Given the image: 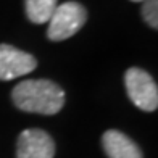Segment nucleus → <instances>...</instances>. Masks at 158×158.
<instances>
[{
  "instance_id": "f257e3e1",
  "label": "nucleus",
  "mask_w": 158,
  "mask_h": 158,
  "mask_svg": "<svg viewBox=\"0 0 158 158\" xmlns=\"http://www.w3.org/2000/svg\"><path fill=\"white\" fill-rule=\"evenodd\" d=\"M11 98L19 110L39 114H55L64 105V92L48 79H26L11 92Z\"/></svg>"
},
{
  "instance_id": "0eeeda50",
  "label": "nucleus",
  "mask_w": 158,
  "mask_h": 158,
  "mask_svg": "<svg viewBox=\"0 0 158 158\" xmlns=\"http://www.w3.org/2000/svg\"><path fill=\"white\" fill-rule=\"evenodd\" d=\"M26 15L31 23L44 24L48 23L52 13L55 11L58 0H24Z\"/></svg>"
},
{
  "instance_id": "f03ea898",
  "label": "nucleus",
  "mask_w": 158,
  "mask_h": 158,
  "mask_svg": "<svg viewBox=\"0 0 158 158\" xmlns=\"http://www.w3.org/2000/svg\"><path fill=\"white\" fill-rule=\"evenodd\" d=\"M87 21V10L77 2H64L56 5L48 19L47 37L53 42H60L74 35Z\"/></svg>"
},
{
  "instance_id": "423d86ee",
  "label": "nucleus",
  "mask_w": 158,
  "mask_h": 158,
  "mask_svg": "<svg viewBox=\"0 0 158 158\" xmlns=\"http://www.w3.org/2000/svg\"><path fill=\"white\" fill-rule=\"evenodd\" d=\"M102 145L108 158H142L137 143L116 129H110L103 134Z\"/></svg>"
},
{
  "instance_id": "20e7f679",
  "label": "nucleus",
  "mask_w": 158,
  "mask_h": 158,
  "mask_svg": "<svg viewBox=\"0 0 158 158\" xmlns=\"http://www.w3.org/2000/svg\"><path fill=\"white\" fill-rule=\"evenodd\" d=\"M35 68L37 60L31 53L8 44H0V81H11L29 74Z\"/></svg>"
},
{
  "instance_id": "7ed1b4c3",
  "label": "nucleus",
  "mask_w": 158,
  "mask_h": 158,
  "mask_svg": "<svg viewBox=\"0 0 158 158\" xmlns=\"http://www.w3.org/2000/svg\"><path fill=\"white\" fill-rule=\"evenodd\" d=\"M124 84L129 98L143 111L158 108V87L153 77L142 68H129L124 74Z\"/></svg>"
},
{
  "instance_id": "6e6552de",
  "label": "nucleus",
  "mask_w": 158,
  "mask_h": 158,
  "mask_svg": "<svg viewBox=\"0 0 158 158\" xmlns=\"http://www.w3.org/2000/svg\"><path fill=\"white\" fill-rule=\"evenodd\" d=\"M142 16L150 27H158V0H143Z\"/></svg>"
},
{
  "instance_id": "39448f33",
  "label": "nucleus",
  "mask_w": 158,
  "mask_h": 158,
  "mask_svg": "<svg viewBox=\"0 0 158 158\" xmlns=\"http://www.w3.org/2000/svg\"><path fill=\"white\" fill-rule=\"evenodd\" d=\"M55 142L42 129H24L18 137L16 158H53Z\"/></svg>"
},
{
  "instance_id": "1a4fd4ad",
  "label": "nucleus",
  "mask_w": 158,
  "mask_h": 158,
  "mask_svg": "<svg viewBox=\"0 0 158 158\" xmlns=\"http://www.w3.org/2000/svg\"><path fill=\"white\" fill-rule=\"evenodd\" d=\"M132 2H143V0H132Z\"/></svg>"
}]
</instances>
